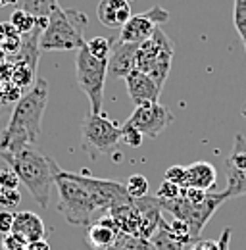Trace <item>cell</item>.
<instances>
[{
	"label": "cell",
	"instance_id": "e0dca14e",
	"mask_svg": "<svg viewBox=\"0 0 246 250\" xmlns=\"http://www.w3.org/2000/svg\"><path fill=\"white\" fill-rule=\"evenodd\" d=\"M58 0H18V8L31 14L37 21H44L58 8Z\"/></svg>",
	"mask_w": 246,
	"mask_h": 250
},
{
	"label": "cell",
	"instance_id": "f546056e",
	"mask_svg": "<svg viewBox=\"0 0 246 250\" xmlns=\"http://www.w3.org/2000/svg\"><path fill=\"white\" fill-rule=\"evenodd\" d=\"M27 245L29 243L14 231L10 235H4V239H2V250H27Z\"/></svg>",
	"mask_w": 246,
	"mask_h": 250
},
{
	"label": "cell",
	"instance_id": "f1b7e54d",
	"mask_svg": "<svg viewBox=\"0 0 246 250\" xmlns=\"http://www.w3.org/2000/svg\"><path fill=\"white\" fill-rule=\"evenodd\" d=\"M20 202H21L20 188H12V190H2L0 192V206H2V210H10L12 212V208H16Z\"/></svg>",
	"mask_w": 246,
	"mask_h": 250
},
{
	"label": "cell",
	"instance_id": "5b68a950",
	"mask_svg": "<svg viewBox=\"0 0 246 250\" xmlns=\"http://www.w3.org/2000/svg\"><path fill=\"white\" fill-rule=\"evenodd\" d=\"M122 143V125L106 114H89L81 122V148L91 160L114 154Z\"/></svg>",
	"mask_w": 246,
	"mask_h": 250
},
{
	"label": "cell",
	"instance_id": "44dd1931",
	"mask_svg": "<svg viewBox=\"0 0 246 250\" xmlns=\"http://www.w3.org/2000/svg\"><path fill=\"white\" fill-rule=\"evenodd\" d=\"M10 23H12V27L20 33L21 37H25V35H29V33H33L37 29V20H35L31 14L20 10V8H16V10L12 12Z\"/></svg>",
	"mask_w": 246,
	"mask_h": 250
},
{
	"label": "cell",
	"instance_id": "7402d4cb",
	"mask_svg": "<svg viewBox=\"0 0 246 250\" xmlns=\"http://www.w3.org/2000/svg\"><path fill=\"white\" fill-rule=\"evenodd\" d=\"M123 185H125L129 198H133V200L148 196V179L144 175H141V173H135V175L127 177Z\"/></svg>",
	"mask_w": 246,
	"mask_h": 250
},
{
	"label": "cell",
	"instance_id": "484cf974",
	"mask_svg": "<svg viewBox=\"0 0 246 250\" xmlns=\"http://www.w3.org/2000/svg\"><path fill=\"white\" fill-rule=\"evenodd\" d=\"M150 243H152V247L156 250H184L183 243H179L173 237H169L160 225H158V231L154 233V237L150 239Z\"/></svg>",
	"mask_w": 246,
	"mask_h": 250
},
{
	"label": "cell",
	"instance_id": "d6a6232c",
	"mask_svg": "<svg viewBox=\"0 0 246 250\" xmlns=\"http://www.w3.org/2000/svg\"><path fill=\"white\" fill-rule=\"evenodd\" d=\"M16 214L10 210H0V235H10L14 229Z\"/></svg>",
	"mask_w": 246,
	"mask_h": 250
},
{
	"label": "cell",
	"instance_id": "ffe728a7",
	"mask_svg": "<svg viewBox=\"0 0 246 250\" xmlns=\"http://www.w3.org/2000/svg\"><path fill=\"white\" fill-rule=\"evenodd\" d=\"M160 227L169 235V237H173L175 241H179V243H190V241H194L192 239V235H190V227L184 223L183 219H177L173 218L171 221H165L164 216L160 219Z\"/></svg>",
	"mask_w": 246,
	"mask_h": 250
},
{
	"label": "cell",
	"instance_id": "83f0119b",
	"mask_svg": "<svg viewBox=\"0 0 246 250\" xmlns=\"http://www.w3.org/2000/svg\"><path fill=\"white\" fill-rule=\"evenodd\" d=\"M184 194V188L183 187H177V185H173V183H169V181H164L160 188H158V194H156V198L158 200H175V198H179V196H183Z\"/></svg>",
	"mask_w": 246,
	"mask_h": 250
},
{
	"label": "cell",
	"instance_id": "3957f363",
	"mask_svg": "<svg viewBox=\"0 0 246 250\" xmlns=\"http://www.w3.org/2000/svg\"><path fill=\"white\" fill-rule=\"evenodd\" d=\"M52 175L54 185L58 188V212L73 225L89 227L94 221L106 216V212L100 210V206L94 202L89 190L83 187L73 171H65L52 160Z\"/></svg>",
	"mask_w": 246,
	"mask_h": 250
},
{
	"label": "cell",
	"instance_id": "4dcf8cb0",
	"mask_svg": "<svg viewBox=\"0 0 246 250\" xmlns=\"http://www.w3.org/2000/svg\"><path fill=\"white\" fill-rule=\"evenodd\" d=\"M12 188H20V179L10 167H2L0 169V192L12 190Z\"/></svg>",
	"mask_w": 246,
	"mask_h": 250
},
{
	"label": "cell",
	"instance_id": "ba28073f",
	"mask_svg": "<svg viewBox=\"0 0 246 250\" xmlns=\"http://www.w3.org/2000/svg\"><path fill=\"white\" fill-rule=\"evenodd\" d=\"M75 77L79 89L87 94L91 102V114H100L108 77V60L94 58L87 50V46L79 48L75 56Z\"/></svg>",
	"mask_w": 246,
	"mask_h": 250
},
{
	"label": "cell",
	"instance_id": "e575fe53",
	"mask_svg": "<svg viewBox=\"0 0 246 250\" xmlns=\"http://www.w3.org/2000/svg\"><path fill=\"white\" fill-rule=\"evenodd\" d=\"M229 241H231V227H225L217 245H219V250H229Z\"/></svg>",
	"mask_w": 246,
	"mask_h": 250
},
{
	"label": "cell",
	"instance_id": "4316f807",
	"mask_svg": "<svg viewBox=\"0 0 246 250\" xmlns=\"http://www.w3.org/2000/svg\"><path fill=\"white\" fill-rule=\"evenodd\" d=\"M122 143L127 145L129 148H139L143 145V133H139L133 125H129L125 122L122 125Z\"/></svg>",
	"mask_w": 246,
	"mask_h": 250
},
{
	"label": "cell",
	"instance_id": "603a6c76",
	"mask_svg": "<svg viewBox=\"0 0 246 250\" xmlns=\"http://www.w3.org/2000/svg\"><path fill=\"white\" fill-rule=\"evenodd\" d=\"M87 50L91 52L94 58L98 60H108L110 58V50H112V41L106 37H92L91 41L85 42Z\"/></svg>",
	"mask_w": 246,
	"mask_h": 250
},
{
	"label": "cell",
	"instance_id": "836d02e7",
	"mask_svg": "<svg viewBox=\"0 0 246 250\" xmlns=\"http://www.w3.org/2000/svg\"><path fill=\"white\" fill-rule=\"evenodd\" d=\"M186 250H219V245L217 241H212V239H194L188 243Z\"/></svg>",
	"mask_w": 246,
	"mask_h": 250
},
{
	"label": "cell",
	"instance_id": "2e32d148",
	"mask_svg": "<svg viewBox=\"0 0 246 250\" xmlns=\"http://www.w3.org/2000/svg\"><path fill=\"white\" fill-rule=\"evenodd\" d=\"M14 233L21 235L27 243H35V241H42L46 235V225L41 219V216H37L35 212H18L16 219H14Z\"/></svg>",
	"mask_w": 246,
	"mask_h": 250
},
{
	"label": "cell",
	"instance_id": "9a60e30c",
	"mask_svg": "<svg viewBox=\"0 0 246 250\" xmlns=\"http://www.w3.org/2000/svg\"><path fill=\"white\" fill-rule=\"evenodd\" d=\"M217 171L210 162H194L184 167V188H198L208 192L215 187Z\"/></svg>",
	"mask_w": 246,
	"mask_h": 250
},
{
	"label": "cell",
	"instance_id": "74e56055",
	"mask_svg": "<svg viewBox=\"0 0 246 250\" xmlns=\"http://www.w3.org/2000/svg\"><path fill=\"white\" fill-rule=\"evenodd\" d=\"M6 6H18V0H0V8H6Z\"/></svg>",
	"mask_w": 246,
	"mask_h": 250
},
{
	"label": "cell",
	"instance_id": "1f68e13d",
	"mask_svg": "<svg viewBox=\"0 0 246 250\" xmlns=\"http://www.w3.org/2000/svg\"><path fill=\"white\" fill-rule=\"evenodd\" d=\"M164 181H169L177 187L184 188V166H171L165 169V175H164Z\"/></svg>",
	"mask_w": 246,
	"mask_h": 250
},
{
	"label": "cell",
	"instance_id": "30bf717a",
	"mask_svg": "<svg viewBox=\"0 0 246 250\" xmlns=\"http://www.w3.org/2000/svg\"><path fill=\"white\" fill-rule=\"evenodd\" d=\"M173 122V114L160 102H146L133 110L127 124L133 125L143 137L156 139L167 125Z\"/></svg>",
	"mask_w": 246,
	"mask_h": 250
},
{
	"label": "cell",
	"instance_id": "277c9868",
	"mask_svg": "<svg viewBox=\"0 0 246 250\" xmlns=\"http://www.w3.org/2000/svg\"><path fill=\"white\" fill-rule=\"evenodd\" d=\"M89 27V18L81 10L58 6L50 18L48 25L41 33V50H79L85 46V31Z\"/></svg>",
	"mask_w": 246,
	"mask_h": 250
},
{
	"label": "cell",
	"instance_id": "7c38bea8",
	"mask_svg": "<svg viewBox=\"0 0 246 250\" xmlns=\"http://www.w3.org/2000/svg\"><path fill=\"white\" fill-rule=\"evenodd\" d=\"M125 85H127V93H129V98L133 100L135 108L141 104H146V102H160L162 89L146 73H143L139 69H133L125 77Z\"/></svg>",
	"mask_w": 246,
	"mask_h": 250
},
{
	"label": "cell",
	"instance_id": "d590c367",
	"mask_svg": "<svg viewBox=\"0 0 246 250\" xmlns=\"http://www.w3.org/2000/svg\"><path fill=\"white\" fill-rule=\"evenodd\" d=\"M233 150H239V152H246V139L243 137V135H241V133H237V135H235Z\"/></svg>",
	"mask_w": 246,
	"mask_h": 250
},
{
	"label": "cell",
	"instance_id": "6da1fadb",
	"mask_svg": "<svg viewBox=\"0 0 246 250\" xmlns=\"http://www.w3.org/2000/svg\"><path fill=\"white\" fill-rule=\"evenodd\" d=\"M48 102V83L37 79L27 93L18 100L10 122L0 133V154H12L23 146H33L41 135L42 114Z\"/></svg>",
	"mask_w": 246,
	"mask_h": 250
},
{
	"label": "cell",
	"instance_id": "5bb4252c",
	"mask_svg": "<svg viewBox=\"0 0 246 250\" xmlns=\"http://www.w3.org/2000/svg\"><path fill=\"white\" fill-rule=\"evenodd\" d=\"M96 16L104 27L122 29L133 14H131L129 0H100L96 8Z\"/></svg>",
	"mask_w": 246,
	"mask_h": 250
},
{
	"label": "cell",
	"instance_id": "d6986e66",
	"mask_svg": "<svg viewBox=\"0 0 246 250\" xmlns=\"http://www.w3.org/2000/svg\"><path fill=\"white\" fill-rule=\"evenodd\" d=\"M225 192H227L229 198H237V196L246 194V167L245 169H237L233 166H227V187H225Z\"/></svg>",
	"mask_w": 246,
	"mask_h": 250
},
{
	"label": "cell",
	"instance_id": "52a82bcc",
	"mask_svg": "<svg viewBox=\"0 0 246 250\" xmlns=\"http://www.w3.org/2000/svg\"><path fill=\"white\" fill-rule=\"evenodd\" d=\"M225 200H229V196H227L225 190H221V192H208L202 202H190L188 198L179 196L175 200H160V204L173 218L183 219L184 223L190 227L192 239H200L202 229L206 227V223L212 219L215 210Z\"/></svg>",
	"mask_w": 246,
	"mask_h": 250
},
{
	"label": "cell",
	"instance_id": "8d00e7d4",
	"mask_svg": "<svg viewBox=\"0 0 246 250\" xmlns=\"http://www.w3.org/2000/svg\"><path fill=\"white\" fill-rule=\"evenodd\" d=\"M27 250H50V243H46L44 239L42 241H35L27 245Z\"/></svg>",
	"mask_w": 246,
	"mask_h": 250
},
{
	"label": "cell",
	"instance_id": "ac0fdd59",
	"mask_svg": "<svg viewBox=\"0 0 246 250\" xmlns=\"http://www.w3.org/2000/svg\"><path fill=\"white\" fill-rule=\"evenodd\" d=\"M21 41L23 37L12 27V23H0V48L6 54V58L14 56L20 48H21Z\"/></svg>",
	"mask_w": 246,
	"mask_h": 250
},
{
	"label": "cell",
	"instance_id": "9c48e42d",
	"mask_svg": "<svg viewBox=\"0 0 246 250\" xmlns=\"http://www.w3.org/2000/svg\"><path fill=\"white\" fill-rule=\"evenodd\" d=\"M169 20V12L162 6H152L150 10L131 16L129 21L122 27L120 41L122 42H131V44H143L152 37L160 23H165Z\"/></svg>",
	"mask_w": 246,
	"mask_h": 250
},
{
	"label": "cell",
	"instance_id": "d4e9b609",
	"mask_svg": "<svg viewBox=\"0 0 246 250\" xmlns=\"http://www.w3.org/2000/svg\"><path fill=\"white\" fill-rule=\"evenodd\" d=\"M110 250H156L152 247L150 241H144V239H137V237H131V235H123L118 239V243L112 247Z\"/></svg>",
	"mask_w": 246,
	"mask_h": 250
},
{
	"label": "cell",
	"instance_id": "4fadbf2b",
	"mask_svg": "<svg viewBox=\"0 0 246 250\" xmlns=\"http://www.w3.org/2000/svg\"><path fill=\"white\" fill-rule=\"evenodd\" d=\"M120 237H122V231L118 223L108 214L87 227V245L92 250H110L118 243Z\"/></svg>",
	"mask_w": 246,
	"mask_h": 250
},
{
	"label": "cell",
	"instance_id": "cb8c5ba5",
	"mask_svg": "<svg viewBox=\"0 0 246 250\" xmlns=\"http://www.w3.org/2000/svg\"><path fill=\"white\" fill-rule=\"evenodd\" d=\"M233 25L239 33L246 50V0H235V4H233Z\"/></svg>",
	"mask_w": 246,
	"mask_h": 250
},
{
	"label": "cell",
	"instance_id": "8992f818",
	"mask_svg": "<svg viewBox=\"0 0 246 250\" xmlns=\"http://www.w3.org/2000/svg\"><path fill=\"white\" fill-rule=\"evenodd\" d=\"M171 63H173V42L158 27L148 41L139 44L137 69L146 73L160 89H164V83L171 71Z\"/></svg>",
	"mask_w": 246,
	"mask_h": 250
},
{
	"label": "cell",
	"instance_id": "7a4b0ae2",
	"mask_svg": "<svg viewBox=\"0 0 246 250\" xmlns=\"http://www.w3.org/2000/svg\"><path fill=\"white\" fill-rule=\"evenodd\" d=\"M0 158L18 175L20 183L25 185L35 202L41 208H46L50 202V188L54 185L52 158L41 154L35 146H23L12 154H0Z\"/></svg>",
	"mask_w": 246,
	"mask_h": 250
},
{
	"label": "cell",
	"instance_id": "8fae6325",
	"mask_svg": "<svg viewBox=\"0 0 246 250\" xmlns=\"http://www.w3.org/2000/svg\"><path fill=\"white\" fill-rule=\"evenodd\" d=\"M137 50L139 44L112 41V50L108 58V75L116 79H125L133 69H137Z\"/></svg>",
	"mask_w": 246,
	"mask_h": 250
}]
</instances>
